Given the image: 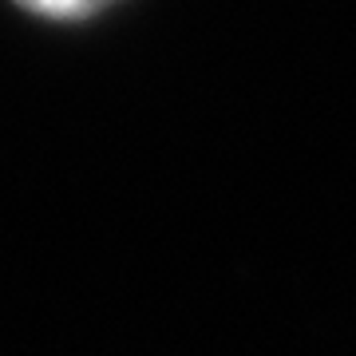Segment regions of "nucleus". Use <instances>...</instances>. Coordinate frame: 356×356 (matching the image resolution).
Here are the masks:
<instances>
[{"mask_svg": "<svg viewBox=\"0 0 356 356\" xmlns=\"http://www.w3.org/2000/svg\"><path fill=\"white\" fill-rule=\"evenodd\" d=\"M16 4L36 16H48V20H83V16L99 13L111 0H16Z\"/></svg>", "mask_w": 356, "mask_h": 356, "instance_id": "obj_1", "label": "nucleus"}]
</instances>
